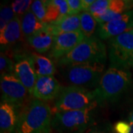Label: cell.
I'll list each match as a JSON object with an SVG mask.
<instances>
[{"mask_svg": "<svg viewBox=\"0 0 133 133\" xmlns=\"http://www.w3.org/2000/svg\"><path fill=\"white\" fill-rule=\"evenodd\" d=\"M94 2H95V0H81L84 11H87L89 9V8L93 4Z\"/></svg>", "mask_w": 133, "mask_h": 133, "instance_id": "f546056e", "label": "cell"}, {"mask_svg": "<svg viewBox=\"0 0 133 133\" xmlns=\"http://www.w3.org/2000/svg\"><path fill=\"white\" fill-rule=\"evenodd\" d=\"M62 68L64 79L70 86L88 90H95L105 72L104 63L77 64L62 66Z\"/></svg>", "mask_w": 133, "mask_h": 133, "instance_id": "277c9868", "label": "cell"}, {"mask_svg": "<svg viewBox=\"0 0 133 133\" xmlns=\"http://www.w3.org/2000/svg\"><path fill=\"white\" fill-rule=\"evenodd\" d=\"M15 16L16 14L12 9L11 5H2L0 13V32L6 28V26L14 19Z\"/></svg>", "mask_w": 133, "mask_h": 133, "instance_id": "603a6c76", "label": "cell"}, {"mask_svg": "<svg viewBox=\"0 0 133 133\" xmlns=\"http://www.w3.org/2000/svg\"><path fill=\"white\" fill-rule=\"evenodd\" d=\"M48 26V25H47ZM54 36L47 28L28 38L30 46L38 53H44L51 50Z\"/></svg>", "mask_w": 133, "mask_h": 133, "instance_id": "ac0fdd59", "label": "cell"}, {"mask_svg": "<svg viewBox=\"0 0 133 133\" xmlns=\"http://www.w3.org/2000/svg\"><path fill=\"white\" fill-rule=\"evenodd\" d=\"M33 2L31 0H16L11 4V7L16 16L19 17V16H22L28 12Z\"/></svg>", "mask_w": 133, "mask_h": 133, "instance_id": "cb8c5ba5", "label": "cell"}, {"mask_svg": "<svg viewBox=\"0 0 133 133\" xmlns=\"http://www.w3.org/2000/svg\"><path fill=\"white\" fill-rule=\"evenodd\" d=\"M132 84V78L129 69L109 65L98 87L92 90L97 104L104 106L118 101Z\"/></svg>", "mask_w": 133, "mask_h": 133, "instance_id": "6da1fadb", "label": "cell"}, {"mask_svg": "<svg viewBox=\"0 0 133 133\" xmlns=\"http://www.w3.org/2000/svg\"><path fill=\"white\" fill-rule=\"evenodd\" d=\"M95 107L55 113L52 117V128L58 133H84L94 124Z\"/></svg>", "mask_w": 133, "mask_h": 133, "instance_id": "8992f818", "label": "cell"}, {"mask_svg": "<svg viewBox=\"0 0 133 133\" xmlns=\"http://www.w3.org/2000/svg\"><path fill=\"white\" fill-rule=\"evenodd\" d=\"M115 129L117 133H129L130 131V124L126 121H119L115 124Z\"/></svg>", "mask_w": 133, "mask_h": 133, "instance_id": "83f0119b", "label": "cell"}, {"mask_svg": "<svg viewBox=\"0 0 133 133\" xmlns=\"http://www.w3.org/2000/svg\"><path fill=\"white\" fill-rule=\"evenodd\" d=\"M133 30V9L120 15L104 24H98V36L100 39L109 40Z\"/></svg>", "mask_w": 133, "mask_h": 133, "instance_id": "9c48e42d", "label": "cell"}, {"mask_svg": "<svg viewBox=\"0 0 133 133\" xmlns=\"http://www.w3.org/2000/svg\"><path fill=\"white\" fill-rule=\"evenodd\" d=\"M81 18V31L85 37L95 36V33L98 31V23L94 16L88 11H83L80 14Z\"/></svg>", "mask_w": 133, "mask_h": 133, "instance_id": "44dd1931", "label": "cell"}, {"mask_svg": "<svg viewBox=\"0 0 133 133\" xmlns=\"http://www.w3.org/2000/svg\"><path fill=\"white\" fill-rule=\"evenodd\" d=\"M52 115L46 102L32 100L22 109L16 133H50Z\"/></svg>", "mask_w": 133, "mask_h": 133, "instance_id": "7a4b0ae2", "label": "cell"}, {"mask_svg": "<svg viewBox=\"0 0 133 133\" xmlns=\"http://www.w3.org/2000/svg\"><path fill=\"white\" fill-rule=\"evenodd\" d=\"M107 60V48L101 39L96 37H85L71 52L58 61L62 66L87 64L104 63Z\"/></svg>", "mask_w": 133, "mask_h": 133, "instance_id": "3957f363", "label": "cell"}, {"mask_svg": "<svg viewBox=\"0 0 133 133\" xmlns=\"http://www.w3.org/2000/svg\"><path fill=\"white\" fill-rule=\"evenodd\" d=\"M30 10L38 20L45 23L47 16V0L33 1V4L30 7Z\"/></svg>", "mask_w": 133, "mask_h": 133, "instance_id": "7402d4cb", "label": "cell"}, {"mask_svg": "<svg viewBox=\"0 0 133 133\" xmlns=\"http://www.w3.org/2000/svg\"><path fill=\"white\" fill-rule=\"evenodd\" d=\"M48 24L38 20L30 10L21 18V26L22 34L27 39L41 30L47 28Z\"/></svg>", "mask_w": 133, "mask_h": 133, "instance_id": "ffe728a7", "label": "cell"}, {"mask_svg": "<svg viewBox=\"0 0 133 133\" xmlns=\"http://www.w3.org/2000/svg\"><path fill=\"white\" fill-rule=\"evenodd\" d=\"M22 35L21 19L16 16L15 18L8 24L2 32H0V44L2 52L8 49L21 39Z\"/></svg>", "mask_w": 133, "mask_h": 133, "instance_id": "5bb4252c", "label": "cell"}, {"mask_svg": "<svg viewBox=\"0 0 133 133\" xmlns=\"http://www.w3.org/2000/svg\"><path fill=\"white\" fill-rule=\"evenodd\" d=\"M132 69H133V62H132Z\"/></svg>", "mask_w": 133, "mask_h": 133, "instance_id": "d6a6232c", "label": "cell"}, {"mask_svg": "<svg viewBox=\"0 0 133 133\" xmlns=\"http://www.w3.org/2000/svg\"><path fill=\"white\" fill-rule=\"evenodd\" d=\"M0 86L2 101L22 106L31 95L14 74L2 75Z\"/></svg>", "mask_w": 133, "mask_h": 133, "instance_id": "ba28073f", "label": "cell"}, {"mask_svg": "<svg viewBox=\"0 0 133 133\" xmlns=\"http://www.w3.org/2000/svg\"><path fill=\"white\" fill-rule=\"evenodd\" d=\"M87 133H114L110 126H102L90 129Z\"/></svg>", "mask_w": 133, "mask_h": 133, "instance_id": "f1b7e54d", "label": "cell"}, {"mask_svg": "<svg viewBox=\"0 0 133 133\" xmlns=\"http://www.w3.org/2000/svg\"><path fill=\"white\" fill-rule=\"evenodd\" d=\"M69 8L68 15L80 14L84 11L81 0H66Z\"/></svg>", "mask_w": 133, "mask_h": 133, "instance_id": "4316f807", "label": "cell"}, {"mask_svg": "<svg viewBox=\"0 0 133 133\" xmlns=\"http://www.w3.org/2000/svg\"><path fill=\"white\" fill-rule=\"evenodd\" d=\"M14 76L22 83V84L28 90L29 93L32 95L37 76L33 70V66L29 59V56L25 53L17 54L14 57Z\"/></svg>", "mask_w": 133, "mask_h": 133, "instance_id": "8fae6325", "label": "cell"}, {"mask_svg": "<svg viewBox=\"0 0 133 133\" xmlns=\"http://www.w3.org/2000/svg\"><path fill=\"white\" fill-rule=\"evenodd\" d=\"M110 65L129 69L133 62V30L108 40Z\"/></svg>", "mask_w": 133, "mask_h": 133, "instance_id": "52a82bcc", "label": "cell"}, {"mask_svg": "<svg viewBox=\"0 0 133 133\" xmlns=\"http://www.w3.org/2000/svg\"><path fill=\"white\" fill-rule=\"evenodd\" d=\"M93 91L74 86L62 87L54 102L53 114L62 112L84 110L97 106Z\"/></svg>", "mask_w": 133, "mask_h": 133, "instance_id": "5b68a950", "label": "cell"}, {"mask_svg": "<svg viewBox=\"0 0 133 133\" xmlns=\"http://www.w3.org/2000/svg\"><path fill=\"white\" fill-rule=\"evenodd\" d=\"M133 9V0H110L109 7L104 14L94 17L98 24H104Z\"/></svg>", "mask_w": 133, "mask_h": 133, "instance_id": "2e32d148", "label": "cell"}, {"mask_svg": "<svg viewBox=\"0 0 133 133\" xmlns=\"http://www.w3.org/2000/svg\"><path fill=\"white\" fill-rule=\"evenodd\" d=\"M110 0H96L87 11L90 12L94 17L104 14L109 7Z\"/></svg>", "mask_w": 133, "mask_h": 133, "instance_id": "484cf974", "label": "cell"}, {"mask_svg": "<svg viewBox=\"0 0 133 133\" xmlns=\"http://www.w3.org/2000/svg\"><path fill=\"white\" fill-rule=\"evenodd\" d=\"M62 87L54 76L37 77L33 87L32 95L35 99L49 101L56 99L60 94Z\"/></svg>", "mask_w": 133, "mask_h": 133, "instance_id": "7c38bea8", "label": "cell"}, {"mask_svg": "<svg viewBox=\"0 0 133 133\" xmlns=\"http://www.w3.org/2000/svg\"><path fill=\"white\" fill-rule=\"evenodd\" d=\"M69 8L66 0H47L46 24L57 22L68 15Z\"/></svg>", "mask_w": 133, "mask_h": 133, "instance_id": "d6986e66", "label": "cell"}, {"mask_svg": "<svg viewBox=\"0 0 133 133\" xmlns=\"http://www.w3.org/2000/svg\"><path fill=\"white\" fill-rule=\"evenodd\" d=\"M84 38L85 36L81 30L55 36L50 56L58 61L71 52Z\"/></svg>", "mask_w": 133, "mask_h": 133, "instance_id": "30bf717a", "label": "cell"}, {"mask_svg": "<svg viewBox=\"0 0 133 133\" xmlns=\"http://www.w3.org/2000/svg\"><path fill=\"white\" fill-rule=\"evenodd\" d=\"M47 29L53 36L81 30L80 14L66 15L56 22L48 24Z\"/></svg>", "mask_w": 133, "mask_h": 133, "instance_id": "9a60e30c", "label": "cell"}, {"mask_svg": "<svg viewBox=\"0 0 133 133\" xmlns=\"http://www.w3.org/2000/svg\"><path fill=\"white\" fill-rule=\"evenodd\" d=\"M22 106L1 101L0 132L16 133Z\"/></svg>", "mask_w": 133, "mask_h": 133, "instance_id": "4fadbf2b", "label": "cell"}, {"mask_svg": "<svg viewBox=\"0 0 133 133\" xmlns=\"http://www.w3.org/2000/svg\"><path fill=\"white\" fill-rule=\"evenodd\" d=\"M14 62L5 52L0 55V72L1 76L5 74H14Z\"/></svg>", "mask_w": 133, "mask_h": 133, "instance_id": "d4e9b609", "label": "cell"}, {"mask_svg": "<svg viewBox=\"0 0 133 133\" xmlns=\"http://www.w3.org/2000/svg\"><path fill=\"white\" fill-rule=\"evenodd\" d=\"M28 56L33 70L37 77L54 76L56 69L50 58L36 52H31Z\"/></svg>", "mask_w": 133, "mask_h": 133, "instance_id": "e0dca14e", "label": "cell"}, {"mask_svg": "<svg viewBox=\"0 0 133 133\" xmlns=\"http://www.w3.org/2000/svg\"><path fill=\"white\" fill-rule=\"evenodd\" d=\"M129 123H131V124H133V108L129 114Z\"/></svg>", "mask_w": 133, "mask_h": 133, "instance_id": "4dcf8cb0", "label": "cell"}, {"mask_svg": "<svg viewBox=\"0 0 133 133\" xmlns=\"http://www.w3.org/2000/svg\"><path fill=\"white\" fill-rule=\"evenodd\" d=\"M129 124H130V131L129 133H133V124L129 123Z\"/></svg>", "mask_w": 133, "mask_h": 133, "instance_id": "1f68e13d", "label": "cell"}]
</instances>
